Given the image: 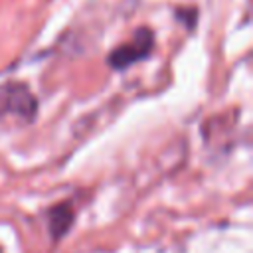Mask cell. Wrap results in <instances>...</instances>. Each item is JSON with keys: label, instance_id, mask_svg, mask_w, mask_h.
<instances>
[{"label": "cell", "instance_id": "cell-1", "mask_svg": "<svg viewBox=\"0 0 253 253\" xmlns=\"http://www.w3.org/2000/svg\"><path fill=\"white\" fill-rule=\"evenodd\" d=\"M38 111L36 97L22 83H6L0 87V115H16L24 123L34 121Z\"/></svg>", "mask_w": 253, "mask_h": 253}, {"label": "cell", "instance_id": "cell-2", "mask_svg": "<svg viewBox=\"0 0 253 253\" xmlns=\"http://www.w3.org/2000/svg\"><path fill=\"white\" fill-rule=\"evenodd\" d=\"M152 43H154V38H152V32L142 28L134 34V38L123 45H119L111 55H109V65L115 67V69H125L132 63H136L138 59L146 57L152 49Z\"/></svg>", "mask_w": 253, "mask_h": 253}, {"label": "cell", "instance_id": "cell-3", "mask_svg": "<svg viewBox=\"0 0 253 253\" xmlns=\"http://www.w3.org/2000/svg\"><path fill=\"white\" fill-rule=\"evenodd\" d=\"M47 217H49V223H47V225H49L51 237H53V239H61V237L69 231V227L73 225L75 213H73V210L69 208V204H57L55 208L49 210Z\"/></svg>", "mask_w": 253, "mask_h": 253}]
</instances>
